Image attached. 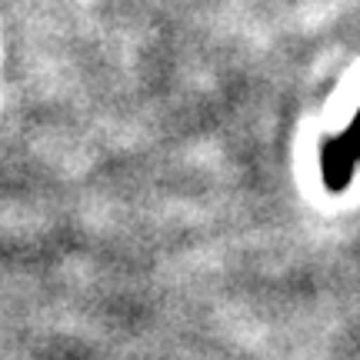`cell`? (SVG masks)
Returning <instances> with one entry per match:
<instances>
[{
	"label": "cell",
	"instance_id": "obj_1",
	"mask_svg": "<svg viewBox=\"0 0 360 360\" xmlns=\"http://www.w3.org/2000/svg\"><path fill=\"white\" fill-rule=\"evenodd\" d=\"M337 141L344 143V147H347V154L360 164V110H357V117H354V124H350L344 134H337Z\"/></svg>",
	"mask_w": 360,
	"mask_h": 360
}]
</instances>
